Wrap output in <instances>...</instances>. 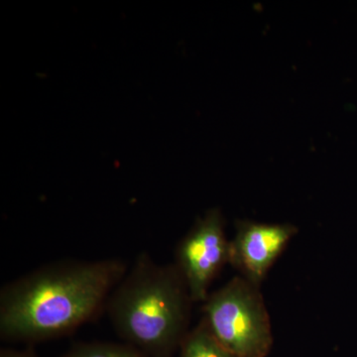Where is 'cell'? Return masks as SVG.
Listing matches in <instances>:
<instances>
[{"instance_id":"6","label":"cell","mask_w":357,"mask_h":357,"mask_svg":"<svg viewBox=\"0 0 357 357\" xmlns=\"http://www.w3.org/2000/svg\"><path fill=\"white\" fill-rule=\"evenodd\" d=\"M180 357H238L225 349L208 332L203 321H199L183 340Z\"/></svg>"},{"instance_id":"4","label":"cell","mask_w":357,"mask_h":357,"mask_svg":"<svg viewBox=\"0 0 357 357\" xmlns=\"http://www.w3.org/2000/svg\"><path fill=\"white\" fill-rule=\"evenodd\" d=\"M229 260L225 218L218 208H211L196 220L176 249V266L194 303L206 300L211 284Z\"/></svg>"},{"instance_id":"5","label":"cell","mask_w":357,"mask_h":357,"mask_svg":"<svg viewBox=\"0 0 357 357\" xmlns=\"http://www.w3.org/2000/svg\"><path fill=\"white\" fill-rule=\"evenodd\" d=\"M297 234L298 227L291 223L238 220L236 234L229 241V264L243 278L260 286Z\"/></svg>"},{"instance_id":"3","label":"cell","mask_w":357,"mask_h":357,"mask_svg":"<svg viewBox=\"0 0 357 357\" xmlns=\"http://www.w3.org/2000/svg\"><path fill=\"white\" fill-rule=\"evenodd\" d=\"M202 321L213 338L238 357H266L271 321L260 286L236 276L204 302Z\"/></svg>"},{"instance_id":"7","label":"cell","mask_w":357,"mask_h":357,"mask_svg":"<svg viewBox=\"0 0 357 357\" xmlns=\"http://www.w3.org/2000/svg\"><path fill=\"white\" fill-rule=\"evenodd\" d=\"M63 357H149L131 344L114 342H79Z\"/></svg>"},{"instance_id":"2","label":"cell","mask_w":357,"mask_h":357,"mask_svg":"<svg viewBox=\"0 0 357 357\" xmlns=\"http://www.w3.org/2000/svg\"><path fill=\"white\" fill-rule=\"evenodd\" d=\"M192 299L175 263L141 252L107 300L115 333L149 357H174L189 333Z\"/></svg>"},{"instance_id":"1","label":"cell","mask_w":357,"mask_h":357,"mask_svg":"<svg viewBox=\"0 0 357 357\" xmlns=\"http://www.w3.org/2000/svg\"><path fill=\"white\" fill-rule=\"evenodd\" d=\"M128 270L117 258L63 260L9 282L0 290V337L35 344L76 332L105 312Z\"/></svg>"},{"instance_id":"8","label":"cell","mask_w":357,"mask_h":357,"mask_svg":"<svg viewBox=\"0 0 357 357\" xmlns=\"http://www.w3.org/2000/svg\"><path fill=\"white\" fill-rule=\"evenodd\" d=\"M0 357H39L32 347L16 351V349H2L0 351Z\"/></svg>"}]
</instances>
